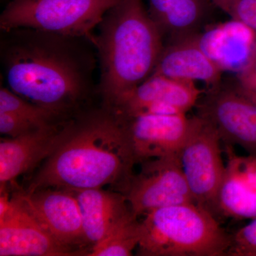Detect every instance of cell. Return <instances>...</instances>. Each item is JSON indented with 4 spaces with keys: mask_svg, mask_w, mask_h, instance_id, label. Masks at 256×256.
I'll return each mask as SVG.
<instances>
[{
    "mask_svg": "<svg viewBox=\"0 0 256 256\" xmlns=\"http://www.w3.org/2000/svg\"><path fill=\"white\" fill-rule=\"evenodd\" d=\"M124 188V196L137 217L162 207L194 202L180 154L144 162L141 171L131 176Z\"/></svg>",
    "mask_w": 256,
    "mask_h": 256,
    "instance_id": "cell-7",
    "label": "cell"
},
{
    "mask_svg": "<svg viewBox=\"0 0 256 256\" xmlns=\"http://www.w3.org/2000/svg\"><path fill=\"white\" fill-rule=\"evenodd\" d=\"M202 50L222 72H242L256 56V34L246 24L232 18L196 35Z\"/></svg>",
    "mask_w": 256,
    "mask_h": 256,
    "instance_id": "cell-14",
    "label": "cell"
},
{
    "mask_svg": "<svg viewBox=\"0 0 256 256\" xmlns=\"http://www.w3.org/2000/svg\"><path fill=\"white\" fill-rule=\"evenodd\" d=\"M94 46L100 66L98 92L112 106L149 78L163 50L162 34L143 0H122L106 13Z\"/></svg>",
    "mask_w": 256,
    "mask_h": 256,
    "instance_id": "cell-3",
    "label": "cell"
},
{
    "mask_svg": "<svg viewBox=\"0 0 256 256\" xmlns=\"http://www.w3.org/2000/svg\"><path fill=\"white\" fill-rule=\"evenodd\" d=\"M120 117L136 164L180 154L194 121V118H188L186 114Z\"/></svg>",
    "mask_w": 256,
    "mask_h": 256,
    "instance_id": "cell-10",
    "label": "cell"
},
{
    "mask_svg": "<svg viewBox=\"0 0 256 256\" xmlns=\"http://www.w3.org/2000/svg\"><path fill=\"white\" fill-rule=\"evenodd\" d=\"M138 255L227 256L232 236L213 214L194 202L152 210L140 222Z\"/></svg>",
    "mask_w": 256,
    "mask_h": 256,
    "instance_id": "cell-4",
    "label": "cell"
},
{
    "mask_svg": "<svg viewBox=\"0 0 256 256\" xmlns=\"http://www.w3.org/2000/svg\"><path fill=\"white\" fill-rule=\"evenodd\" d=\"M2 32L0 55L9 89L62 117H72L94 89V44L33 28Z\"/></svg>",
    "mask_w": 256,
    "mask_h": 256,
    "instance_id": "cell-1",
    "label": "cell"
},
{
    "mask_svg": "<svg viewBox=\"0 0 256 256\" xmlns=\"http://www.w3.org/2000/svg\"><path fill=\"white\" fill-rule=\"evenodd\" d=\"M0 112H12L41 127L68 119L23 98L6 88H1L0 90Z\"/></svg>",
    "mask_w": 256,
    "mask_h": 256,
    "instance_id": "cell-20",
    "label": "cell"
},
{
    "mask_svg": "<svg viewBox=\"0 0 256 256\" xmlns=\"http://www.w3.org/2000/svg\"><path fill=\"white\" fill-rule=\"evenodd\" d=\"M223 73L202 50L196 35L178 38L163 48L152 74L176 80L201 82L217 87Z\"/></svg>",
    "mask_w": 256,
    "mask_h": 256,
    "instance_id": "cell-16",
    "label": "cell"
},
{
    "mask_svg": "<svg viewBox=\"0 0 256 256\" xmlns=\"http://www.w3.org/2000/svg\"><path fill=\"white\" fill-rule=\"evenodd\" d=\"M134 164L122 119L104 104L73 118L68 136L45 160L26 192H76L118 183L124 186Z\"/></svg>",
    "mask_w": 256,
    "mask_h": 256,
    "instance_id": "cell-2",
    "label": "cell"
},
{
    "mask_svg": "<svg viewBox=\"0 0 256 256\" xmlns=\"http://www.w3.org/2000/svg\"><path fill=\"white\" fill-rule=\"evenodd\" d=\"M210 1L226 13L230 15L234 6L236 4L239 0H210Z\"/></svg>",
    "mask_w": 256,
    "mask_h": 256,
    "instance_id": "cell-26",
    "label": "cell"
},
{
    "mask_svg": "<svg viewBox=\"0 0 256 256\" xmlns=\"http://www.w3.org/2000/svg\"><path fill=\"white\" fill-rule=\"evenodd\" d=\"M132 215L101 242L90 248L89 256H129L140 240V222Z\"/></svg>",
    "mask_w": 256,
    "mask_h": 256,
    "instance_id": "cell-19",
    "label": "cell"
},
{
    "mask_svg": "<svg viewBox=\"0 0 256 256\" xmlns=\"http://www.w3.org/2000/svg\"><path fill=\"white\" fill-rule=\"evenodd\" d=\"M73 118L38 128L23 136L0 142V183L16 180L46 160L68 136Z\"/></svg>",
    "mask_w": 256,
    "mask_h": 256,
    "instance_id": "cell-13",
    "label": "cell"
},
{
    "mask_svg": "<svg viewBox=\"0 0 256 256\" xmlns=\"http://www.w3.org/2000/svg\"><path fill=\"white\" fill-rule=\"evenodd\" d=\"M202 92L196 82L152 74L110 107L124 118L142 114H186L196 105Z\"/></svg>",
    "mask_w": 256,
    "mask_h": 256,
    "instance_id": "cell-11",
    "label": "cell"
},
{
    "mask_svg": "<svg viewBox=\"0 0 256 256\" xmlns=\"http://www.w3.org/2000/svg\"><path fill=\"white\" fill-rule=\"evenodd\" d=\"M226 151L242 180L256 191V156H236L230 146L227 148Z\"/></svg>",
    "mask_w": 256,
    "mask_h": 256,
    "instance_id": "cell-23",
    "label": "cell"
},
{
    "mask_svg": "<svg viewBox=\"0 0 256 256\" xmlns=\"http://www.w3.org/2000/svg\"><path fill=\"white\" fill-rule=\"evenodd\" d=\"M82 215L86 245L92 247L134 215L124 194L102 188L74 192Z\"/></svg>",
    "mask_w": 256,
    "mask_h": 256,
    "instance_id": "cell-15",
    "label": "cell"
},
{
    "mask_svg": "<svg viewBox=\"0 0 256 256\" xmlns=\"http://www.w3.org/2000/svg\"><path fill=\"white\" fill-rule=\"evenodd\" d=\"M122 0H9L0 16L1 32L33 28L90 40L106 13Z\"/></svg>",
    "mask_w": 256,
    "mask_h": 256,
    "instance_id": "cell-5",
    "label": "cell"
},
{
    "mask_svg": "<svg viewBox=\"0 0 256 256\" xmlns=\"http://www.w3.org/2000/svg\"><path fill=\"white\" fill-rule=\"evenodd\" d=\"M26 208L55 240L86 256L82 248L86 246L82 230V215L73 191L43 188L20 192Z\"/></svg>",
    "mask_w": 256,
    "mask_h": 256,
    "instance_id": "cell-12",
    "label": "cell"
},
{
    "mask_svg": "<svg viewBox=\"0 0 256 256\" xmlns=\"http://www.w3.org/2000/svg\"><path fill=\"white\" fill-rule=\"evenodd\" d=\"M228 156L225 173L216 198V210L239 220L256 217V191L239 174L233 160Z\"/></svg>",
    "mask_w": 256,
    "mask_h": 256,
    "instance_id": "cell-17",
    "label": "cell"
},
{
    "mask_svg": "<svg viewBox=\"0 0 256 256\" xmlns=\"http://www.w3.org/2000/svg\"><path fill=\"white\" fill-rule=\"evenodd\" d=\"M41 128L44 127L37 126L12 112H0V132L10 138L23 136Z\"/></svg>",
    "mask_w": 256,
    "mask_h": 256,
    "instance_id": "cell-22",
    "label": "cell"
},
{
    "mask_svg": "<svg viewBox=\"0 0 256 256\" xmlns=\"http://www.w3.org/2000/svg\"><path fill=\"white\" fill-rule=\"evenodd\" d=\"M230 16L246 24L256 34V0H239Z\"/></svg>",
    "mask_w": 256,
    "mask_h": 256,
    "instance_id": "cell-24",
    "label": "cell"
},
{
    "mask_svg": "<svg viewBox=\"0 0 256 256\" xmlns=\"http://www.w3.org/2000/svg\"><path fill=\"white\" fill-rule=\"evenodd\" d=\"M218 131L206 120L194 117L193 124L180 152L184 175L195 203L212 212L225 173Z\"/></svg>",
    "mask_w": 256,
    "mask_h": 256,
    "instance_id": "cell-6",
    "label": "cell"
},
{
    "mask_svg": "<svg viewBox=\"0 0 256 256\" xmlns=\"http://www.w3.org/2000/svg\"><path fill=\"white\" fill-rule=\"evenodd\" d=\"M82 255L55 240L26 208L18 194L0 201V256Z\"/></svg>",
    "mask_w": 256,
    "mask_h": 256,
    "instance_id": "cell-8",
    "label": "cell"
},
{
    "mask_svg": "<svg viewBox=\"0 0 256 256\" xmlns=\"http://www.w3.org/2000/svg\"><path fill=\"white\" fill-rule=\"evenodd\" d=\"M227 256H256V217L232 236Z\"/></svg>",
    "mask_w": 256,
    "mask_h": 256,
    "instance_id": "cell-21",
    "label": "cell"
},
{
    "mask_svg": "<svg viewBox=\"0 0 256 256\" xmlns=\"http://www.w3.org/2000/svg\"><path fill=\"white\" fill-rule=\"evenodd\" d=\"M236 87L239 90L256 100V56L238 73Z\"/></svg>",
    "mask_w": 256,
    "mask_h": 256,
    "instance_id": "cell-25",
    "label": "cell"
},
{
    "mask_svg": "<svg viewBox=\"0 0 256 256\" xmlns=\"http://www.w3.org/2000/svg\"><path fill=\"white\" fill-rule=\"evenodd\" d=\"M210 0H178L158 24L162 34H170L176 40L193 34Z\"/></svg>",
    "mask_w": 256,
    "mask_h": 256,
    "instance_id": "cell-18",
    "label": "cell"
},
{
    "mask_svg": "<svg viewBox=\"0 0 256 256\" xmlns=\"http://www.w3.org/2000/svg\"><path fill=\"white\" fill-rule=\"evenodd\" d=\"M198 116L216 129L222 140L256 156V100L238 88H213Z\"/></svg>",
    "mask_w": 256,
    "mask_h": 256,
    "instance_id": "cell-9",
    "label": "cell"
}]
</instances>
